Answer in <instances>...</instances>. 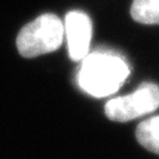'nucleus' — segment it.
<instances>
[{
    "mask_svg": "<svg viewBox=\"0 0 159 159\" xmlns=\"http://www.w3.org/2000/svg\"><path fill=\"white\" fill-rule=\"evenodd\" d=\"M78 73V84L95 98L115 93L125 82L130 70L128 64L115 54L95 52L88 54Z\"/></svg>",
    "mask_w": 159,
    "mask_h": 159,
    "instance_id": "obj_1",
    "label": "nucleus"
},
{
    "mask_svg": "<svg viewBox=\"0 0 159 159\" xmlns=\"http://www.w3.org/2000/svg\"><path fill=\"white\" fill-rule=\"evenodd\" d=\"M64 38V25L54 14H43L26 24L16 38V47L24 58H35L57 50Z\"/></svg>",
    "mask_w": 159,
    "mask_h": 159,
    "instance_id": "obj_2",
    "label": "nucleus"
},
{
    "mask_svg": "<svg viewBox=\"0 0 159 159\" xmlns=\"http://www.w3.org/2000/svg\"><path fill=\"white\" fill-rule=\"evenodd\" d=\"M159 107V85L144 83L133 94L119 97L105 104V114L114 122H129Z\"/></svg>",
    "mask_w": 159,
    "mask_h": 159,
    "instance_id": "obj_3",
    "label": "nucleus"
},
{
    "mask_svg": "<svg viewBox=\"0 0 159 159\" xmlns=\"http://www.w3.org/2000/svg\"><path fill=\"white\" fill-rule=\"evenodd\" d=\"M64 33L68 42L69 57L80 61L89 54L92 40V20L83 11H69L64 20Z\"/></svg>",
    "mask_w": 159,
    "mask_h": 159,
    "instance_id": "obj_4",
    "label": "nucleus"
},
{
    "mask_svg": "<svg viewBox=\"0 0 159 159\" xmlns=\"http://www.w3.org/2000/svg\"><path fill=\"white\" fill-rule=\"evenodd\" d=\"M135 137L142 147L159 154V115L142 122L137 127Z\"/></svg>",
    "mask_w": 159,
    "mask_h": 159,
    "instance_id": "obj_5",
    "label": "nucleus"
},
{
    "mask_svg": "<svg viewBox=\"0 0 159 159\" xmlns=\"http://www.w3.org/2000/svg\"><path fill=\"white\" fill-rule=\"evenodd\" d=\"M130 15L140 24H159V0H133Z\"/></svg>",
    "mask_w": 159,
    "mask_h": 159,
    "instance_id": "obj_6",
    "label": "nucleus"
}]
</instances>
